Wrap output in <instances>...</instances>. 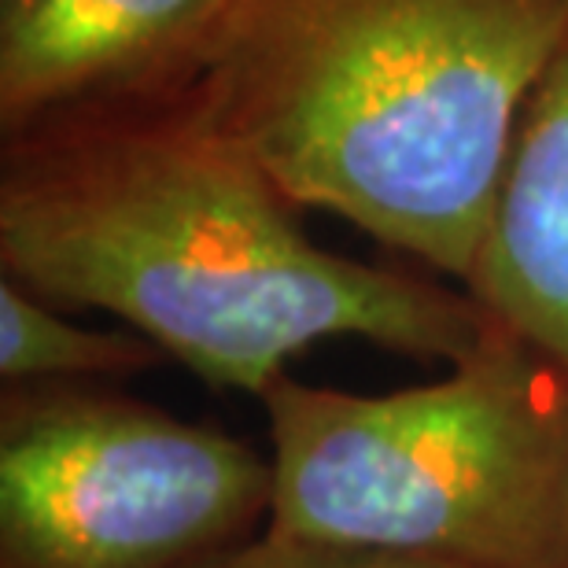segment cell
I'll return each instance as SVG.
<instances>
[{
	"label": "cell",
	"instance_id": "ba28073f",
	"mask_svg": "<svg viewBox=\"0 0 568 568\" xmlns=\"http://www.w3.org/2000/svg\"><path fill=\"white\" fill-rule=\"evenodd\" d=\"M203 568H450L439 561L403 558V554L355 550V547H328V542L284 539L274 531H263L252 542L236 547Z\"/></svg>",
	"mask_w": 568,
	"mask_h": 568
},
{
	"label": "cell",
	"instance_id": "277c9868",
	"mask_svg": "<svg viewBox=\"0 0 568 568\" xmlns=\"http://www.w3.org/2000/svg\"><path fill=\"white\" fill-rule=\"evenodd\" d=\"M274 509V462L100 384L0 399V568H203Z\"/></svg>",
	"mask_w": 568,
	"mask_h": 568
},
{
	"label": "cell",
	"instance_id": "6da1fadb",
	"mask_svg": "<svg viewBox=\"0 0 568 568\" xmlns=\"http://www.w3.org/2000/svg\"><path fill=\"white\" fill-rule=\"evenodd\" d=\"M0 270L63 311L119 317L211 388L258 399L325 339L454 366L491 325L465 288L314 244L192 85L4 133Z\"/></svg>",
	"mask_w": 568,
	"mask_h": 568
},
{
	"label": "cell",
	"instance_id": "3957f363",
	"mask_svg": "<svg viewBox=\"0 0 568 568\" xmlns=\"http://www.w3.org/2000/svg\"><path fill=\"white\" fill-rule=\"evenodd\" d=\"M266 531L450 568H568V369L491 322L395 392L284 377L263 395Z\"/></svg>",
	"mask_w": 568,
	"mask_h": 568
},
{
	"label": "cell",
	"instance_id": "7a4b0ae2",
	"mask_svg": "<svg viewBox=\"0 0 568 568\" xmlns=\"http://www.w3.org/2000/svg\"><path fill=\"white\" fill-rule=\"evenodd\" d=\"M568 0H230L192 93L300 211L465 288Z\"/></svg>",
	"mask_w": 568,
	"mask_h": 568
},
{
	"label": "cell",
	"instance_id": "8992f818",
	"mask_svg": "<svg viewBox=\"0 0 568 568\" xmlns=\"http://www.w3.org/2000/svg\"><path fill=\"white\" fill-rule=\"evenodd\" d=\"M465 292L568 369V33L520 115Z\"/></svg>",
	"mask_w": 568,
	"mask_h": 568
},
{
	"label": "cell",
	"instance_id": "52a82bcc",
	"mask_svg": "<svg viewBox=\"0 0 568 568\" xmlns=\"http://www.w3.org/2000/svg\"><path fill=\"white\" fill-rule=\"evenodd\" d=\"M163 351L133 328H85L41 295L0 277V377L11 384H104L148 373Z\"/></svg>",
	"mask_w": 568,
	"mask_h": 568
},
{
	"label": "cell",
	"instance_id": "5b68a950",
	"mask_svg": "<svg viewBox=\"0 0 568 568\" xmlns=\"http://www.w3.org/2000/svg\"><path fill=\"white\" fill-rule=\"evenodd\" d=\"M230 0H0V138L189 85Z\"/></svg>",
	"mask_w": 568,
	"mask_h": 568
}]
</instances>
